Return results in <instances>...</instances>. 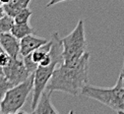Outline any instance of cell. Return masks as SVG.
I'll list each match as a JSON object with an SVG mask.
<instances>
[{
  "mask_svg": "<svg viewBox=\"0 0 124 114\" xmlns=\"http://www.w3.org/2000/svg\"><path fill=\"white\" fill-rule=\"evenodd\" d=\"M81 94L105 104L119 114H124V88L119 77L112 88H101L88 84L82 90Z\"/></svg>",
  "mask_w": 124,
  "mask_h": 114,
  "instance_id": "cell-2",
  "label": "cell"
},
{
  "mask_svg": "<svg viewBox=\"0 0 124 114\" xmlns=\"http://www.w3.org/2000/svg\"><path fill=\"white\" fill-rule=\"evenodd\" d=\"M52 91L45 90L42 94L40 95V99L37 104V107L32 111L34 114H44V113H48V114H56L58 111L54 108L50 101V94Z\"/></svg>",
  "mask_w": 124,
  "mask_h": 114,
  "instance_id": "cell-9",
  "label": "cell"
},
{
  "mask_svg": "<svg viewBox=\"0 0 124 114\" xmlns=\"http://www.w3.org/2000/svg\"><path fill=\"white\" fill-rule=\"evenodd\" d=\"M11 56L7 53V52H5L4 50L0 53V67H6L7 65L10 63V61H11Z\"/></svg>",
  "mask_w": 124,
  "mask_h": 114,
  "instance_id": "cell-16",
  "label": "cell"
},
{
  "mask_svg": "<svg viewBox=\"0 0 124 114\" xmlns=\"http://www.w3.org/2000/svg\"><path fill=\"white\" fill-rule=\"evenodd\" d=\"M47 41V39L34 36V34L28 35L22 39H20V55L22 57L27 56Z\"/></svg>",
  "mask_w": 124,
  "mask_h": 114,
  "instance_id": "cell-7",
  "label": "cell"
},
{
  "mask_svg": "<svg viewBox=\"0 0 124 114\" xmlns=\"http://www.w3.org/2000/svg\"><path fill=\"white\" fill-rule=\"evenodd\" d=\"M64 1H67V0H49V2L46 4V7H51V6H54L55 4L64 2Z\"/></svg>",
  "mask_w": 124,
  "mask_h": 114,
  "instance_id": "cell-17",
  "label": "cell"
},
{
  "mask_svg": "<svg viewBox=\"0 0 124 114\" xmlns=\"http://www.w3.org/2000/svg\"><path fill=\"white\" fill-rule=\"evenodd\" d=\"M12 87H13V85L4 76L0 78V102L2 101V99H3L5 93L7 92V91L9 89H11Z\"/></svg>",
  "mask_w": 124,
  "mask_h": 114,
  "instance_id": "cell-15",
  "label": "cell"
},
{
  "mask_svg": "<svg viewBox=\"0 0 124 114\" xmlns=\"http://www.w3.org/2000/svg\"><path fill=\"white\" fill-rule=\"evenodd\" d=\"M62 44V63L75 64L87 52L88 43L85 35V25L83 20H79L75 29L70 34L61 38Z\"/></svg>",
  "mask_w": 124,
  "mask_h": 114,
  "instance_id": "cell-3",
  "label": "cell"
},
{
  "mask_svg": "<svg viewBox=\"0 0 124 114\" xmlns=\"http://www.w3.org/2000/svg\"><path fill=\"white\" fill-rule=\"evenodd\" d=\"M2 51H3V49H2V47H1V46H0V53H1Z\"/></svg>",
  "mask_w": 124,
  "mask_h": 114,
  "instance_id": "cell-23",
  "label": "cell"
},
{
  "mask_svg": "<svg viewBox=\"0 0 124 114\" xmlns=\"http://www.w3.org/2000/svg\"><path fill=\"white\" fill-rule=\"evenodd\" d=\"M89 60L90 52L87 51L75 64H58L54 69L45 90L50 91H63L78 96L89 83Z\"/></svg>",
  "mask_w": 124,
  "mask_h": 114,
  "instance_id": "cell-1",
  "label": "cell"
},
{
  "mask_svg": "<svg viewBox=\"0 0 124 114\" xmlns=\"http://www.w3.org/2000/svg\"><path fill=\"white\" fill-rule=\"evenodd\" d=\"M34 74L23 83L14 86L7 91L2 101L0 102V112L3 114H15L26 103L28 95L33 91Z\"/></svg>",
  "mask_w": 124,
  "mask_h": 114,
  "instance_id": "cell-4",
  "label": "cell"
},
{
  "mask_svg": "<svg viewBox=\"0 0 124 114\" xmlns=\"http://www.w3.org/2000/svg\"><path fill=\"white\" fill-rule=\"evenodd\" d=\"M6 13H5V10H4V7L2 4H0V18H2L3 16H5Z\"/></svg>",
  "mask_w": 124,
  "mask_h": 114,
  "instance_id": "cell-18",
  "label": "cell"
},
{
  "mask_svg": "<svg viewBox=\"0 0 124 114\" xmlns=\"http://www.w3.org/2000/svg\"><path fill=\"white\" fill-rule=\"evenodd\" d=\"M0 36H1V34H0Z\"/></svg>",
  "mask_w": 124,
  "mask_h": 114,
  "instance_id": "cell-24",
  "label": "cell"
},
{
  "mask_svg": "<svg viewBox=\"0 0 124 114\" xmlns=\"http://www.w3.org/2000/svg\"><path fill=\"white\" fill-rule=\"evenodd\" d=\"M14 24H15L14 18L7 14L5 16H3L2 18H0V34L10 32Z\"/></svg>",
  "mask_w": 124,
  "mask_h": 114,
  "instance_id": "cell-12",
  "label": "cell"
},
{
  "mask_svg": "<svg viewBox=\"0 0 124 114\" xmlns=\"http://www.w3.org/2000/svg\"><path fill=\"white\" fill-rule=\"evenodd\" d=\"M33 15V12L29 7L21 11L19 14H17L14 17V21L16 24H28L29 20L31 18V16Z\"/></svg>",
  "mask_w": 124,
  "mask_h": 114,
  "instance_id": "cell-13",
  "label": "cell"
},
{
  "mask_svg": "<svg viewBox=\"0 0 124 114\" xmlns=\"http://www.w3.org/2000/svg\"><path fill=\"white\" fill-rule=\"evenodd\" d=\"M122 70L124 71V59H123V64H122Z\"/></svg>",
  "mask_w": 124,
  "mask_h": 114,
  "instance_id": "cell-22",
  "label": "cell"
},
{
  "mask_svg": "<svg viewBox=\"0 0 124 114\" xmlns=\"http://www.w3.org/2000/svg\"><path fill=\"white\" fill-rule=\"evenodd\" d=\"M119 78H120V80H121V84H122V87L124 88V71H123V70H121V72H120V75H119Z\"/></svg>",
  "mask_w": 124,
  "mask_h": 114,
  "instance_id": "cell-19",
  "label": "cell"
},
{
  "mask_svg": "<svg viewBox=\"0 0 124 114\" xmlns=\"http://www.w3.org/2000/svg\"><path fill=\"white\" fill-rule=\"evenodd\" d=\"M60 62L55 61L51 65L47 67L39 66L34 73V88H33V97H32V103H31V108L32 111L37 107V104L40 99V95L45 91L49 80L52 76V73L56 66Z\"/></svg>",
  "mask_w": 124,
  "mask_h": 114,
  "instance_id": "cell-5",
  "label": "cell"
},
{
  "mask_svg": "<svg viewBox=\"0 0 124 114\" xmlns=\"http://www.w3.org/2000/svg\"><path fill=\"white\" fill-rule=\"evenodd\" d=\"M0 4H1V2H0Z\"/></svg>",
  "mask_w": 124,
  "mask_h": 114,
  "instance_id": "cell-25",
  "label": "cell"
},
{
  "mask_svg": "<svg viewBox=\"0 0 124 114\" xmlns=\"http://www.w3.org/2000/svg\"><path fill=\"white\" fill-rule=\"evenodd\" d=\"M2 69L4 77L13 85V87L23 83L32 75V73L27 70L23 59H20L19 57L11 58L10 63Z\"/></svg>",
  "mask_w": 124,
  "mask_h": 114,
  "instance_id": "cell-6",
  "label": "cell"
},
{
  "mask_svg": "<svg viewBox=\"0 0 124 114\" xmlns=\"http://www.w3.org/2000/svg\"><path fill=\"white\" fill-rule=\"evenodd\" d=\"M23 61H24V64H25L27 70H28L30 73H32V74H34V73L36 72V70L38 69V67H39V64L36 63V62L33 60V58H32V56H31V54H29V55H27V56H24V57H23Z\"/></svg>",
  "mask_w": 124,
  "mask_h": 114,
  "instance_id": "cell-14",
  "label": "cell"
},
{
  "mask_svg": "<svg viewBox=\"0 0 124 114\" xmlns=\"http://www.w3.org/2000/svg\"><path fill=\"white\" fill-rule=\"evenodd\" d=\"M4 75H3V69H2V67H0V78L1 77H3Z\"/></svg>",
  "mask_w": 124,
  "mask_h": 114,
  "instance_id": "cell-21",
  "label": "cell"
},
{
  "mask_svg": "<svg viewBox=\"0 0 124 114\" xmlns=\"http://www.w3.org/2000/svg\"><path fill=\"white\" fill-rule=\"evenodd\" d=\"M32 0H11L7 4H3L5 13L11 17H15L24 9L28 8Z\"/></svg>",
  "mask_w": 124,
  "mask_h": 114,
  "instance_id": "cell-10",
  "label": "cell"
},
{
  "mask_svg": "<svg viewBox=\"0 0 124 114\" xmlns=\"http://www.w3.org/2000/svg\"><path fill=\"white\" fill-rule=\"evenodd\" d=\"M0 46L12 58H18L20 56V39L15 38L11 32L1 34Z\"/></svg>",
  "mask_w": 124,
  "mask_h": 114,
  "instance_id": "cell-8",
  "label": "cell"
},
{
  "mask_svg": "<svg viewBox=\"0 0 124 114\" xmlns=\"http://www.w3.org/2000/svg\"><path fill=\"white\" fill-rule=\"evenodd\" d=\"M11 1V0H0V2H1V4L3 5V4H7V3H9Z\"/></svg>",
  "mask_w": 124,
  "mask_h": 114,
  "instance_id": "cell-20",
  "label": "cell"
},
{
  "mask_svg": "<svg viewBox=\"0 0 124 114\" xmlns=\"http://www.w3.org/2000/svg\"><path fill=\"white\" fill-rule=\"evenodd\" d=\"M11 34L17 38L18 39H22L23 38H25L28 35H32L35 32V30L33 27H31L28 24H16L15 23L14 26L11 29Z\"/></svg>",
  "mask_w": 124,
  "mask_h": 114,
  "instance_id": "cell-11",
  "label": "cell"
}]
</instances>
